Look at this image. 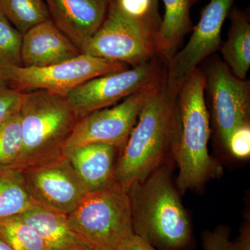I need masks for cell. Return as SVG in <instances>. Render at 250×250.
<instances>
[{
  "mask_svg": "<svg viewBox=\"0 0 250 250\" xmlns=\"http://www.w3.org/2000/svg\"><path fill=\"white\" fill-rule=\"evenodd\" d=\"M179 82L166 71L144 104L117 161L115 181L125 190L168 161L178 130Z\"/></svg>",
  "mask_w": 250,
  "mask_h": 250,
  "instance_id": "6da1fadb",
  "label": "cell"
},
{
  "mask_svg": "<svg viewBox=\"0 0 250 250\" xmlns=\"http://www.w3.org/2000/svg\"><path fill=\"white\" fill-rule=\"evenodd\" d=\"M133 231L156 250H192L191 219L172 178L168 162L127 190Z\"/></svg>",
  "mask_w": 250,
  "mask_h": 250,
  "instance_id": "7a4b0ae2",
  "label": "cell"
},
{
  "mask_svg": "<svg viewBox=\"0 0 250 250\" xmlns=\"http://www.w3.org/2000/svg\"><path fill=\"white\" fill-rule=\"evenodd\" d=\"M205 90V74L199 67L179 82L178 130L172 156L179 170L176 186L182 194L200 190L223 174L222 166L208 153L210 129Z\"/></svg>",
  "mask_w": 250,
  "mask_h": 250,
  "instance_id": "3957f363",
  "label": "cell"
},
{
  "mask_svg": "<svg viewBox=\"0 0 250 250\" xmlns=\"http://www.w3.org/2000/svg\"><path fill=\"white\" fill-rule=\"evenodd\" d=\"M20 114L22 149L14 167L24 170L63 156L67 139L80 120L65 94L23 92Z\"/></svg>",
  "mask_w": 250,
  "mask_h": 250,
  "instance_id": "277c9868",
  "label": "cell"
},
{
  "mask_svg": "<svg viewBox=\"0 0 250 250\" xmlns=\"http://www.w3.org/2000/svg\"><path fill=\"white\" fill-rule=\"evenodd\" d=\"M67 218L77 236L104 250H119L134 235L127 190L116 181L88 192Z\"/></svg>",
  "mask_w": 250,
  "mask_h": 250,
  "instance_id": "5b68a950",
  "label": "cell"
},
{
  "mask_svg": "<svg viewBox=\"0 0 250 250\" xmlns=\"http://www.w3.org/2000/svg\"><path fill=\"white\" fill-rule=\"evenodd\" d=\"M159 31L158 28L126 17L110 0L104 21L80 49L81 54L137 66L161 57Z\"/></svg>",
  "mask_w": 250,
  "mask_h": 250,
  "instance_id": "8992f818",
  "label": "cell"
},
{
  "mask_svg": "<svg viewBox=\"0 0 250 250\" xmlns=\"http://www.w3.org/2000/svg\"><path fill=\"white\" fill-rule=\"evenodd\" d=\"M126 69L129 67L125 62L82 54L49 66L0 68V88L6 87L21 92L45 90L65 94L95 77Z\"/></svg>",
  "mask_w": 250,
  "mask_h": 250,
  "instance_id": "52a82bcc",
  "label": "cell"
},
{
  "mask_svg": "<svg viewBox=\"0 0 250 250\" xmlns=\"http://www.w3.org/2000/svg\"><path fill=\"white\" fill-rule=\"evenodd\" d=\"M167 70V60L158 57L131 69L95 77L65 93L79 118L109 107L157 83Z\"/></svg>",
  "mask_w": 250,
  "mask_h": 250,
  "instance_id": "ba28073f",
  "label": "cell"
},
{
  "mask_svg": "<svg viewBox=\"0 0 250 250\" xmlns=\"http://www.w3.org/2000/svg\"><path fill=\"white\" fill-rule=\"evenodd\" d=\"M161 80L125 99L118 104L92 112L80 118L67 139L64 152L71 148L100 143L114 146L121 152L144 104Z\"/></svg>",
  "mask_w": 250,
  "mask_h": 250,
  "instance_id": "9c48e42d",
  "label": "cell"
},
{
  "mask_svg": "<svg viewBox=\"0 0 250 250\" xmlns=\"http://www.w3.org/2000/svg\"><path fill=\"white\" fill-rule=\"evenodd\" d=\"M204 72L213 125L219 141L225 148L233 130L250 123V80L237 78L218 58H212Z\"/></svg>",
  "mask_w": 250,
  "mask_h": 250,
  "instance_id": "30bf717a",
  "label": "cell"
},
{
  "mask_svg": "<svg viewBox=\"0 0 250 250\" xmlns=\"http://www.w3.org/2000/svg\"><path fill=\"white\" fill-rule=\"evenodd\" d=\"M31 199L67 215L88 193L66 156L22 170Z\"/></svg>",
  "mask_w": 250,
  "mask_h": 250,
  "instance_id": "8fae6325",
  "label": "cell"
},
{
  "mask_svg": "<svg viewBox=\"0 0 250 250\" xmlns=\"http://www.w3.org/2000/svg\"><path fill=\"white\" fill-rule=\"evenodd\" d=\"M234 1L210 0L198 24L192 29L187 45L167 60V71L172 79L180 82L198 67L199 64L220 49L222 28Z\"/></svg>",
  "mask_w": 250,
  "mask_h": 250,
  "instance_id": "7c38bea8",
  "label": "cell"
},
{
  "mask_svg": "<svg viewBox=\"0 0 250 250\" xmlns=\"http://www.w3.org/2000/svg\"><path fill=\"white\" fill-rule=\"evenodd\" d=\"M50 19L79 49L96 33L110 0H44Z\"/></svg>",
  "mask_w": 250,
  "mask_h": 250,
  "instance_id": "4fadbf2b",
  "label": "cell"
},
{
  "mask_svg": "<svg viewBox=\"0 0 250 250\" xmlns=\"http://www.w3.org/2000/svg\"><path fill=\"white\" fill-rule=\"evenodd\" d=\"M80 49L49 19L22 35L23 67H45L80 55Z\"/></svg>",
  "mask_w": 250,
  "mask_h": 250,
  "instance_id": "5bb4252c",
  "label": "cell"
},
{
  "mask_svg": "<svg viewBox=\"0 0 250 250\" xmlns=\"http://www.w3.org/2000/svg\"><path fill=\"white\" fill-rule=\"evenodd\" d=\"M119 149L109 145L93 143L64 152L88 192L103 188L115 181Z\"/></svg>",
  "mask_w": 250,
  "mask_h": 250,
  "instance_id": "9a60e30c",
  "label": "cell"
},
{
  "mask_svg": "<svg viewBox=\"0 0 250 250\" xmlns=\"http://www.w3.org/2000/svg\"><path fill=\"white\" fill-rule=\"evenodd\" d=\"M39 233L47 250H65L81 241L70 229L67 215L35 202L18 215Z\"/></svg>",
  "mask_w": 250,
  "mask_h": 250,
  "instance_id": "2e32d148",
  "label": "cell"
},
{
  "mask_svg": "<svg viewBox=\"0 0 250 250\" xmlns=\"http://www.w3.org/2000/svg\"><path fill=\"white\" fill-rule=\"evenodd\" d=\"M228 16L231 25L228 41L221 47L224 62L235 77L246 80L250 67V17L236 6Z\"/></svg>",
  "mask_w": 250,
  "mask_h": 250,
  "instance_id": "e0dca14e",
  "label": "cell"
},
{
  "mask_svg": "<svg viewBox=\"0 0 250 250\" xmlns=\"http://www.w3.org/2000/svg\"><path fill=\"white\" fill-rule=\"evenodd\" d=\"M165 15L158 35L161 57L168 60L176 53L184 36L193 29L190 20L191 0H163Z\"/></svg>",
  "mask_w": 250,
  "mask_h": 250,
  "instance_id": "ac0fdd59",
  "label": "cell"
},
{
  "mask_svg": "<svg viewBox=\"0 0 250 250\" xmlns=\"http://www.w3.org/2000/svg\"><path fill=\"white\" fill-rule=\"evenodd\" d=\"M34 203L22 171L14 166L0 165V219L21 214Z\"/></svg>",
  "mask_w": 250,
  "mask_h": 250,
  "instance_id": "d6986e66",
  "label": "cell"
},
{
  "mask_svg": "<svg viewBox=\"0 0 250 250\" xmlns=\"http://www.w3.org/2000/svg\"><path fill=\"white\" fill-rule=\"evenodd\" d=\"M0 11L22 35L50 19L44 0H0Z\"/></svg>",
  "mask_w": 250,
  "mask_h": 250,
  "instance_id": "ffe728a7",
  "label": "cell"
},
{
  "mask_svg": "<svg viewBox=\"0 0 250 250\" xmlns=\"http://www.w3.org/2000/svg\"><path fill=\"white\" fill-rule=\"evenodd\" d=\"M0 238L15 250H47L39 233L18 215L0 219Z\"/></svg>",
  "mask_w": 250,
  "mask_h": 250,
  "instance_id": "44dd1931",
  "label": "cell"
},
{
  "mask_svg": "<svg viewBox=\"0 0 250 250\" xmlns=\"http://www.w3.org/2000/svg\"><path fill=\"white\" fill-rule=\"evenodd\" d=\"M20 112L0 124V165L14 166L22 149Z\"/></svg>",
  "mask_w": 250,
  "mask_h": 250,
  "instance_id": "7402d4cb",
  "label": "cell"
},
{
  "mask_svg": "<svg viewBox=\"0 0 250 250\" xmlns=\"http://www.w3.org/2000/svg\"><path fill=\"white\" fill-rule=\"evenodd\" d=\"M22 34L0 11V68L22 66Z\"/></svg>",
  "mask_w": 250,
  "mask_h": 250,
  "instance_id": "603a6c76",
  "label": "cell"
},
{
  "mask_svg": "<svg viewBox=\"0 0 250 250\" xmlns=\"http://www.w3.org/2000/svg\"><path fill=\"white\" fill-rule=\"evenodd\" d=\"M120 12L137 22L160 29L159 0H111Z\"/></svg>",
  "mask_w": 250,
  "mask_h": 250,
  "instance_id": "cb8c5ba5",
  "label": "cell"
},
{
  "mask_svg": "<svg viewBox=\"0 0 250 250\" xmlns=\"http://www.w3.org/2000/svg\"><path fill=\"white\" fill-rule=\"evenodd\" d=\"M225 149L230 155L238 159L250 156V123H245L233 130L229 136Z\"/></svg>",
  "mask_w": 250,
  "mask_h": 250,
  "instance_id": "d4e9b609",
  "label": "cell"
},
{
  "mask_svg": "<svg viewBox=\"0 0 250 250\" xmlns=\"http://www.w3.org/2000/svg\"><path fill=\"white\" fill-rule=\"evenodd\" d=\"M22 99L23 92L6 87L0 88V124L19 113Z\"/></svg>",
  "mask_w": 250,
  "mask_h": 250,
  "instance_id": "484cf974",
  "label": "cell"
},
{
  "mask_svg": "<svg viewBox=\"0 0 250 250\" xmlns=\"http://www.w3.org/2000/svg\"><path fill=\"white\" fill-rule=\"evenodd\" d=\"M202 243L204 250H232L229 229L223 225L212 231H204Z\"/></svg>",
  "mask_w": 250,
  "mask_h": 250,
  "instance_id": "4316f807",
  "label": "cell"
},
{
  "mask_svg": "<svg viewBox=\"0 0 250 250\" xmlns=\"http://www.w3.org/2000/svg\"><path fill=\"white\" fill-rule=\"evenodd\" d=\"M232 250H250V218L241 225L239 236L236 241H231Z\"/></svg>",
  "mask_w": 250,
  "mask_h": 250,
  "instance_id": "83f0119b",
  "label": "cell"
},
{
  "mask_svg": "<svg viewBox=\"0 0 250 250\" xmlns=\"http://www.w3.org/2000/svg\"><path fill=\"white\" fill-rule=\"evenodd\" d=\"M118 250H156L139 236L134 235L125 242Z\"/></svg>",
  "mask_w": 250,
  "mask_h": 250,
  "instance_id": "f1b7e54d",
  "label": "cell"
},
{
  "mask_svg": "<svg viewBox=\"0 0 250 250\" xmlns=\"http://www.w3.org/2000/svg\"><path fill=\"white\" fill-rule=\"evenodd\" d=\"M65 250H104L98 247L93 246L84 241H81Z\"/></svg>",
  "mask_w": 250,
  "mask_h": 250,
  "instance_id": "f546056e",
  "label": "cell"
},
{
  "mask_svg": "<svg viewBox=\"0 0 250 250\" xmlns=\"http://www.w3.org/2000/svg\"><path fill=\"white\" fill-rule=\"evenodd\" d=\"M0 250H15L14 248H11L8 243L3 241L1 238H0Z\"/></svg>",
  "mask_w": 250,
  "mask_h": 250,
  "instance_id": "4dcf8cb0",
  "label": "cell"
},
{
  "mask_svg": "<svg viewBox=\"0 0 250 250\" xmlns=\"http://www.w3.org/2000/svg\"><path fill=\"white\" fill-rule=\"evenodd\" d=\"M192 4L194 3L197 2V1H200V0H191Z\"/></svg>",
  "mask_w": 250,
  "mask_h": 250,
  "instance_id": "1f68e13d",
  "label": "cell"
}]
</instances>
